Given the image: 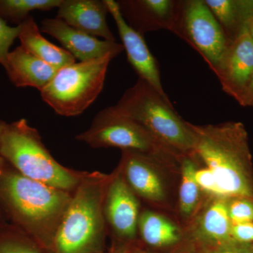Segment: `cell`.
Returning <instances> with one entry per match:
<instances>
[{"label":"cell","instance_id":"cell-1","mask_svg":"<svg viewBox=\"0 0 253 253\" xmlns=\"http://www.w3.org/2000/svg\"><path fill=\"white\" fill-rule=\"evenodd\" d=\"M189 125L194 139L192 160L211 174L215 186L214 198L253 200L252 156L244 125Z\"/></svg>","mask_w":253,"mask_h":253},{"label":"cell","instance_id":"cell-2","mask_svg":"<svg viewBox=\"0 0 253 253\" xmlns=\"http://www.w3.org/2000/svg\"><path fill=\"white\" fill-rule=\"evenodd\" d=\"M73 193L20 174L0 156V206L5 217L51 253Z\"/></svg>","mask_w":253,"mask_h":253},{"label":"cell","instance_id":"cell-3","mask_svg":"<svg viewBox=\"0 0 253 253\" xmlns=\"http://www.w3.org/2000/svg\"><path fill=\"white\" fill-rule=\"evenodd\" d=\"M112 173L85 172L61 219L51 253H107L105 195Z\"/></svg>","mask_w":253,"mask_h":253},{"label":"cell","instance_id":"cell-4","mask_svg":"<svg viewBox=\"0 0 253 253\" xmlns=\"http://www.w3.org/2000/svg\"><path fill=\"white\" fill-rule=\"evenodd\" d=\"M0 156L22 175L68 192L76 190L85 174L58 163L38 131L25 119L6 124L0 141Z\"/></svg>","mask_w":253,"mask_h":253},{"label":"cell","instance_id":"cell-5","mask_svg":"<svg viewBox=\"0 0 253 253\" xmlns=\"http://www.w3.org/2000/svg\"><path fill=\"white\" fill-rule=\"evenodd\" d=\"M114 107L139 123L179 157L194 156V139L189 122L176 112L169 100L139 78Z\"/></svg>","mask_w":253,"mask_h":253},{"label":"cell","instance_id":"cell-6","mask_svg":"<svg viewBox=\"0 0 253 253\" xmlns=\"http://www.w3.org/2000/svg\"><path fill=\"white\" fill-rule=\"evenodd\" d=\"M118 53L60 68L41 91L43 101L60 116H77L98 97L104 87L109 63Z\"/></svg>","mask_w":253,"mask_h":253},{"label":"cell","instance_id":"cell-7","mask_svg":"<svg viewBox=\"0 0 253 253\" xmlns=\"http://www.w3.org/2000/svg\"><path fill=\"white\" fill-rule=\"evenodd\" d=\"M91 147H117L150 155L167 162L180 164L181 160L161 144L139 123L126 117L114 106L99 111L90 127L76 136Z\"/></svg>","mask_w":253,"mask_h":253},{"label":"cell","instance_id":"cell-8","mask_svg":"<svg viewBox=\"0 0 253 253\" xmlns=\"http://www.w3.org/2000/svg\"><path fill=\"white\" fill-rule=\"evenodd\" d=\"M173 33L196 50L214 73L231 43L204 0H179Z\"/></svg>","mask_w":253,"mask_h":253},{"label":"cell","instance_id":"cell-9","mask_svg":"<svg viewBox=\"0 0 253 253\" xmlns=\"http://www.w3.org/2000/svg\"><path fill=\"white\" fill-rule=\"evenodd\" d=\"M140 200L118 168L112 172L104 201V215L111 246L108 253H130L141 248L138 224Z\"/></svg>","mask_w":253,"mask_h":253},{"label":"cell","instance_id":"cell-10","mask_svg":"<svg viewBox=\"0 0 253 253\" xmlns=\"http://www.w3.org/2000/svg\"><path fill=\"white\" fill-rule=\"evenodd\" d=\"M117 168L140 201L151 206L169 207L171 189L166 172L179 170L180 164L167 162L137 151L123 150Z\"/></svg>","mask_w":253,"mask_h":253},{"label":"cell","instance_id":"cell-11","mask_svg":"<svg viewBox=\"0 0 253 253\" xmlns=\"http://www.w3.org/2000/svg\"><path fill=\"white\" fill-rule=\"evenodd\" d=\"M231 226L227 199L206 198L185 228L186 243L191 245V253L212 249L231 241Z\"/></svg>","mask_w":253,"mask_h":253},{"label":"cell","instance_id":"cell-12","mask_svg":"<svg viewBox=\"0 0 253 253\" xmlns=\"http://www.w3.org/2000/svg\"><path fill=\"white\" fill-rule=\"evenodd\" d=\"M214 74L224 92L241 104L253 74V40L245 25L231 42Z\"/></svg>","mask_w":253,"mask_h":253},{"label":"cell","instance_id":"cell-13","mask_svg":"<svg viewBox=\"0 0 253 253\" xmlns=\"http://www.w3.org/2000/svg\"><path fill=\"white\" fill-rule=\"evenodd\" d=\"M104 1L116 23L128 61L137 73L139 78L146 82L163 98L169 100L163 89L157 61L146 45L144 36L126 22L117 1L114 0H104Z\"/></svg>","mask_w":253,"mask_h":253},{"label":"cell","instance_id":"cell-14","mask_svg":"<svg viewBox=\"0 0 253 253\" xmlns=\"http://www.w3.org/2000/svg\"><path fill=\"white\" fill-rule=\"evenodd\" d=\"M41 31L57 40L66 51L81 62L99 59L109 53L120 54L124 50L123 44L100 41L96 37L71 27L58 18L43 19Z\"/></svg>","mask_w":253,"mask_h":253},{"label":"cell","instance_id":"cell-15","mask_svg":"<svg viewBox=\"0 0 253 253\" xmlns=\"http://www.w3.org/2000/svg\"><path fill=\"white\" fill-rule=\"evenodd\" d=\"M117 2L126 22L143 36L159 30L174 31L179 0H121Z\"/></svg>","mask_w":253,"mask_h":253},{"label":"cell","instance_id":"cell-16","mask_svg":"<svg viewBox=\"0 0 253 253\" xmlns=\"http://www.w3.org/2000/svg\"><path fill=\"white\" fill-rule=\"evenodd\" d=\"M58 9L56 18L71 27L96 38L101 37L104 41L116 42L106 22L109 11L104 0H63Z\"/></svg>","mask_w":253,"mask_h":253},{"label":"cell","instance_id":"cell-17","mask_svg":"<svg viewBox=\"0 0 253 253\" xmlns=\"http://www.w3.org/2000/svg\"><path fill=\"white\" fill-rule=\"evenodd\" d=\"M139 243L151 249H174L186 242L185 228L162 213L141 210L138 224Z\"/></svg>","mask_w":253,"mask_h":253},{"label":"cell","instance_id":"cell-18","mask_svg":"<svg viewBox=\"0 0 253 253\" xmlns=\"http://www.w3.org/2000/svg\"><path fill=\"white\" fill-rule=\"evenodd\" d=\"M10 81L16 87L31 86L42 91L58 70L23 47L10 51L5 67Z\"/></svg>","mask_w":253,"mask_h":253},{"label":"cell","instance_id":"cell-19","mask_svg":"<svg viewBox=\"0 0 253 253\" xmlns=\"http://www.w3.org/2000/svg\"><path fill=\"white\" fill-rule=\"evenodd\" d=\"M21 46L32 54L59 70L76 63V58L64 48L59 47L42 36L38 25L32 16L20 25Z\"/></svg>","mask_w":253,"mask_h":253},{"label":"cell","instance_id":"cell-20","mask_svg":"<svg viewBox=\"0 0 253 253\" xmlns=\"http://www.w3.org/2000/svg\"><path fill=\"white\" fill-rule=\"evenodd\" d=\"M197 168L191 158L181 160L177 208L180 219L186 224L196 215L203 203L204 194L195 178Z\"/></svg>","mask_w":253,"mask_h":253},{"label":"cell","instance_id":"cell-21","mask_svg":"<svg viewBox=\"0 0 253 253\" xmlns=\"http://www.w3.org/2000/svg\"><path fill=\"white\" fill-rule=\"evenodd\" d=\"M63 0H0V18L19 26L31 11H49L58 8Z\"/></svg>","mask_w":253,"mask_h":253},{"label":"cell","instance_id":"cell-22","mask_svg":"<svg viewBox=\"0 0 253 253\" xmlns=\"http://www.w3.org/2000/svg\"><path fill=\"white\" fill-rule=\"evenodd\" d=\"M208 7L219 23L229 41H234L244 26L237 1L234 0H204Z\"/></svg>","mask_w":253,"mask_h":253},{"label":"cell","instance_id":"cell-23","mask_svg":"<svg viewBox=\"0 0 253 253\" xmlns=\"http://www.w3.org/2000/svg\"><path fill=\"white\" fill-rule=\"evenodd\" d=\"M0 253H46L14 224L0 226Z\"/></svg>","mask_w":253,"mask_h":253},{"label":"cell","instance_id":"cell-24","mask_svg":"<svg viewBox=\"0 0 253 253\" xmlns=\"http://www.w3.org/2000/svg\"><path fill=\"white\" fill-rule=\"evenodd\" d=\"M227 208L231 224L253 222V200L242 197L227 199Z\"/></svg>","mask_w":253,"mask_h":253},{"label":"cell","instance_id":"cell-25","mask_svg":"<svg viewBox=\"0 0 253 253\" xmlns=\"http://www.w3.org/2000/svg\"><path fill=\"white\" fill-rule=\"evenodd\" d=\"M21 26L11 27L0 18V64L5 68L7 62L9 48L19 36Z\"/></svg>","mask_w":253,"mask_h":253},{"label":"cell","instance_id":"cell-26","mask_svg":"<svg viewBox=\"0 0 253 253\" xmlns=\"http://www.w3.org/2000/svg\"><path fill=\"white\" fill-rule=\"evenodd\" d=\"M196 253H253V244H243L232 239L217 247Z\"/></svg>","mask_w":253,"mask_h":253},{"label":"cell","instance_id":"cell-27","mask_svg":"<svg viewBox=\"0 0 253 253\" xmlns=\"http://www.w3.org/2000/svg\"><path fill=\"white\" fill-rule=\"evenodd\" d=\"M231 239L243 244H253V222L232 224Z\"/></svg>","mask_w":253,"mask_h":253},{"label":"cell","instance_id":"cell-28","mask_svg":"<svg viewBox=\"0 0 253 253\" xmlns=\"http://www.w3.org/2000/svg\"><path fill=\"white\" fill-rule=\"evenodd\" d=\"M238 7L244 22L253 16V0H238Z\"/></svg>","mask_w":253,"mask_h":253},{"label":"cell","instance_id":"cell-29","mask_svg":"<svg viewBox=\"0 0 253 253\" xmlns=\"http://www.w3.org/2000/svg\"><path fill=\"white\" fill-rule=\"evenodd\" d=\"M241 105L244 106H251V107H253V74L252 78H251V83H250L249 85L248 86L247 90L245 93Z\"/></svg>","mask_w":253,"mask_h":253},{"label":"cell","instance_id":"cell-30","mask_svg":"<svg viewBox=\"0 0 253 253\" xmlns=\"http://www.w3.org/2000/svg\"><path fill=\"white\" fill-rule=\"evenodd\" d=\"M244 25L246 26V29L249 31L250 36H251L253 40V16L248 18Z\"/></svg>","mask_w":253,"mask_h":253},{"label":"cell","instance_id":"cell-31","mask_svg":"<svg viewBox=\"0 0 253 253\" xmlns=\"http://www.w3.org/2000/svg\"><path fill=\"white\" fill-rule=\"evenodd\" d=\"M130 253H161L156 252V251H149V250H146L144 249H141V248H139V249H136L134 250V251H131ZM190 253L189 252L185 253Z\"/></svg>","mask_w":253,"mask_h":253},{"label":"cell","instance_id":"cell-32","mask_svg":"<svg viewBox=\"0 0 253 253\" xmlns=\"http://www.w3.org/2000/svg\"><path fill=\"white\" fill-rule=\"evenodd\" d=\"M6 124H7V123H6L4 121H1V120H0V141H1V136H2L3 131L4 130V128L5 126H6Z\"/></svg>","mask_w":253,"mask_h":253},{"label":"cell","instance_id":"cell-33","mask_svg":"<svg viewBox=\"0 0 253 253\" xmlns=\"http://www.w3.org/2000/svg\"><path fill=\"white\" fill-rule=\"evenodd\" d=\"M6 223L5 220V216L4 212H3L2 209H1V206H0V226Z\"/></svg>","mask_w":253,"mask_h":253}]
</instances>
